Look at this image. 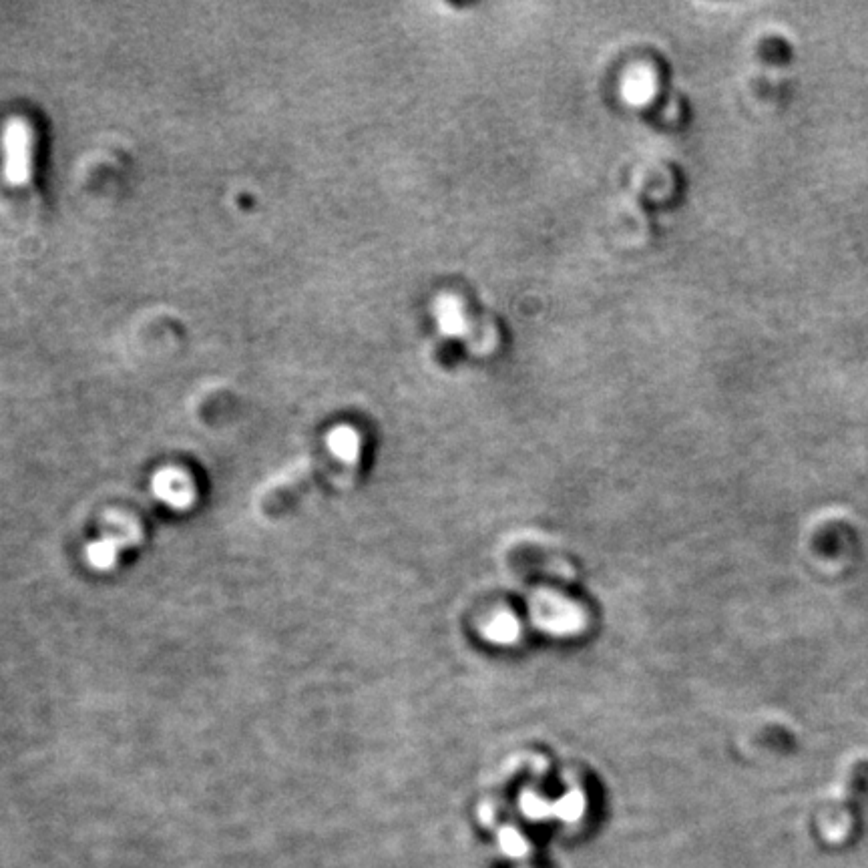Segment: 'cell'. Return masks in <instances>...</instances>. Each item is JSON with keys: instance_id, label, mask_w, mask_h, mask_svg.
I'll return each instance as SVG.
<instances>
[{"instance_id": "obj_1", "label": "cell", "mask_w": 868, "mask_h": 868, "mask_svg": "<svg viewBox=\"0 0 868 868\" xmlns=\"http://www.w3.org/2000/svg\"><path fill=\"white\" fill-rule=\"evenodd\" d=\"M35 165V133L29 121L15 117L3 131V175L9 185L23 187L31 181Z\"/></svg>"}, {"instance_id": "obj_2", "label": "cell", "mask_w": 868, "mask_h": 868, "mask_svg": "<svg viewBox=\"0 0 868 868\" xmlns=\"http://www.w3.org/2000/svg\"><path fill=\"white\" fill-rule=\"evenodd\" d=\"M155 495L175 509H185L195 499V489L189 477L179 469H163L153 479Z\"/></svg>"}, {"instance_id": "obj_3", "label": "cell", "mask_w": 868, "mask_h": 868, "mask_svg": "<svg viewBox=\"0 0 868 868\" xmlns=\"http://www.w3.org/2000/svg\"><path fill=\"white\" fill-rule=\"evenodd\" d=\"M133 539H137V529L129 525L123 533H109L103 541L91 543L87 549V557L97 569H109L111 565H115L121 545L131 543Z\"/></svg>"}, {"instance_id": "obj_4", "label": "cell", "mask_w": 868, "mask_h": 868, "mask_svg": "<svg viewBox=\"0 0 868 868\" xmlns=\"http://www.w3.org/2000/svg\"><path fill=\"white\" fill-rule=\"evenodd\" d=\"M328 443H330L332 451H334L336 455H340L342 459H352V457L356 455V449H358V447H356V437H354V432L348 430V428H338V430H334V432L330 434Z\"/></svg>"}, {"instance_id": "obj_5", "label": "cell", "mask_w": 868, "mask_h": 868, "mask_svg": "<svg viewBox=\"0 0 868 868\" xmlns=\"http://www.w3.org/2000/svg\"><path fill=\"white\" fill-rule=\"evenodd\" d=\"M649 87H651V81L645 79V75H639L637 79H631V81H629V85H627V93H629L631 99L641 101L643 97L649 95Z\"/></svg>"}]
</instances>
